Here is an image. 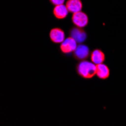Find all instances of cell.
<instances>
[{"instance_id": "9", "label": "cell", "mask_w": 126, "mask_h": 126, "mask_svg": "<svg viewBox=\"0 0 126 126\" xmlns=\"http://www.w3.org/2000/svg\"><path fill=\"white\" fill-rule=\"evenodd\" d=\"M66 6L67 10L70 13H76L81 11L83 7L81 0H67L66 2Z\"/></svg>"}, {"instance_id": "4", "label": "cell", "mask_w": 126, "mask_h": 126, "mask_svg": "<svg viewBox=\"0 0 126 126\" xmlns=\"http://www.w3.org/2000/svg\"><path fill=\"white\" fill-rule=\"evenodd\" d=\"M77 47V42L72 37L69 36L60 45V51L64 54H73Z\"/></svg>"}, {"instance_id": "2", "label": "cell", "mask_w": 126, "mask_h": 126, "mask_svg": "<svg viewBox=\"0 0 126 126\" xmlns=\"http://www.w3.org/2000/svg\"><path fill=\"white\" fill-rule=\"evenodd\" d=\"M90 55L91 51L87 45L84 44H79V45H77L76 50L73 53V58L76 61H82L87 60Z\"/></svg>"}, {"instance_id": "5", "label": "cell", "mask_w": 126, "mask_h": 126, "mask_svg": "<svg viewBox=\"0 0 126 126\" xmlns=\"http://www.w3.org/2000/svg\"><path fill=\"white\" fill-rule=\"evenodd\" d=\"M69 34H70V36L73 38L79 44L83 43L87 39V32L84 30V28L82 27H78L75 26L70 28L69 30Z\"/></svg>"}, {"instance_id": "10", "label": "cell", "mask_w": 126, "mask_h": 126, "mask_svg": "<svg viewBox=\"0 0 126 126\" xmlns=\"http://www.w3.org/2000/svg\"><path fill=\"white\" fill-rule=\"evenodd\" d=\"M90 58L94 64H100L104 63L105 61V54L100 49H94L91 52Z\"/></svg>"}, {"instance_id": "1", "label": "cell", "mask_w": 126, "mask_h": 126, "mask_svg": "<svg viewBox=\"0 0 126 126\" xmlns=\"http://www.w3.org/2000/svg\"><path fill=\"white\" fill-rule=\"evenodd\" d=\"M96 64L86 60L79 61L76 66L77 75L85 79H92L96 75Z\"/></svg>"}, {"instance_id": "8", "label": "cell", "mask_w": 126, "mask_h": 126, "mask_svg": "<svg viewBox=\"0 0 126 126\" xmlns=\"http://www.w3.org/2000/svg\"><path fill=\"white\" fill-rule=\"evenodd\" d=\"M53 15L55 18L58 20H63L66 18L69 14V11L67 10V8L66 5H55L52 11Z\"/></svg>"}, {"instance_id": "7", "label": "cell", "mask_w": 126, "mask_h": 126, "mask_svg": "<svg viewBox=\"0 0 126 126\" xmlns=\"http://www.w3.org/2000/svg\"><path fill=\"white\" fill-rule=\"evenodd\" d=\"M96 76L102 80H105L107 79L110 76V68L108 67L107 65L104 64V63L97 64L96 65Z\"/></svg>"}, {"instance_id": "3", "label": "cell", "mask_w": 126, "mask_h": 126, "mask_svg": "<svg viewBox=\"0 0 126 126\" xmlns=\"http://www.w3.org/2000/svg\"><path fill=\"white\" fill-rule=\"evenodd\" d=\"M71 20L74 26L82 28H85V27H87L89 22L88 16L86 13L83 12L82 11L73 13L71 17Z\"/></svg>"}, {"instance_id": "6", "label": "cell", "mask_w": 126, "mask_h": 126, "mask_svg": "<svg viewBox=\"0 0 126 126\" xmlns=\"http://www.w3.org/2000/svg\"><path fill=\"white\" fill-rule=\"evenodd\" d=\"M49 38L51 42L61 44L65 39V32L60 27H54L49 32Z\"/></svg>"}, {"instance_id": "11", "label": "cell", "mask_w": 126, "mask_h": 126, "mask_svg": "<svg viewBox=\"0 0 126 126\" xmlns=\"http://www.w3.org/2000/svg\"><path fill=\"white\" fill-rule=\"evenodd\" d=\"M49 2L53 5H63L65 2V0H49Z\"/></svg>"}]
</instances>
